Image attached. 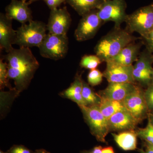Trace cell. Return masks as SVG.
Returning a JSON list of instances; mask_svg holds the SVG:
<instances>
[{
    "instance_id": "cell-25",
    "label": "cell",
    "mask_w": 153,
    "mask_h": 153,
    "mask_svg": "<svg viewBox=\"0 0 153 153\" xmlns=\"http://www.w3.org/2000/svg\"><path fill=\"white\" fill-rule=\"evenodd\" d=\"M9 79L7 64V62L3 61V59H1L0 60V87L1 89L4 87H10L9 84Z\"/></svg>"
},
{
    "instance_id": "cell-3",
    "label": "cell",
    "mask_w": 153,
    "mask_h": 153,
    "mask_svg": "<svg viewBox=\"0 0 153 153\" xmlns=\"http://www.w3.org/2000/svg\"><path fill=\"white\" fill-rule=\"evenodd\" d=\"M47 26L44 23L32 20L23 24L16 30L15 44L20 47H39L47 36Z\"/></svg>"
},
{
    "instance_id": "cell-40",
    "label": "cell",
    "mask_w": 153,
    "mask_h": 153,
    "mask_svg": "<svg viewBox=\"0 0 153 153\" xmlns=\"http://www.w3.org/2000/svg\"><path fill=\"white\" fill-rule=\"evenodd\" d=\"M152 124L153 125V120L152 122Z\"/></svg>"
},
{
    "instance_id": "cell-33",
    "label": "cell",
    "mask_w": 153,
    "mask_h": 153,
    "mask_svg": "<svg viewBox=\"0 0 153 153\" xmlns=\"http://www.w3.org/2000/svg\"><path fill=\"white\" fill-rule=\"evenodd\" d=\"M34 153H50L46 150L41 149L36 150Z\"/></svg>"
},
{
    "instance_id": "cell-8",
    "label": "cell",
    "mask_w": 153,
    "mask_h": 153,
    "mask_svg": "<svg viewBox=\"0 0 153 153\" xmlns=\"http://www.w3.org/2000/svg\"><path fill=\"white\" fill-rule=\"evenodd\" d=\"M102 24L97 14V10L91 11L82 16L74 32L75 39L79 42L92 39Z\"/></svg>"
},
{
    "instance_id": "cell-26",
    "label": "cell",
    "mask_w": 153,
    "mask_h": 153,
    "mask_svg": "<svg viewBox=\"0 0 153 153\" xmlns=\"http://www.w3.org/2000/svg\"><path fill=\"white\" fill-rule=\"evenodd\" d=\"M103 77V73L98 69H92L90 70L88 75V82L91 86H96L101 83Z\"/></svg>"
},
{
    "instance_id": "cell-2",
    "label": "cell",
    "mask_w": 153,
    "mask_h": 153,
    "mask_svg": "<svg viewBox=\"0 0 153 153\" xmlns=\"http://www.w3.org/2000/svg\"><path fill=\"white\" fill-rule=\"evenodd\" d=\"M127 30L114 27L103 36L96 45V55L102 62L113 59L126 46L134 42L135 38Z\"/></svg>"
},
{
    "instance_id": "cell-38",
    "label": "cell",
    "mask_w": 153,
    "mask_h": 153,
    "mask_svg": "<svg viewBox=\"0 0 153 153\" xmlns=\"http://www.w3.org/2000/svg\"><path fill=\"white\" fill-rule=\"evenodd\" d=\"M0 153H5L3 152L1 150L0 151Z\"/></svg>"
},
{
    "instance_id": "cell-22",
    "label": "cell",
    "mask_w": 153,
    "mask_h": 153,
    "mask_svg": "<svg viewBox=\"0 0 153 153\" xmlns=\"http://www.w3.org/2000/svg\"><path fill=\"white\" fill-rule=\"evenodd\" d=\"M82 95L87 105H98L100 102V95L95 93L88 84L83 80Z\"/></svg>"
},
{
    "instance_id": "cell-27",
    "label": "cell",
    "mask_w": 153,
    "mask_h": 153,
    "mask_svg": "<svg viewBox=\"0 0 153 153\" xmlns=\"http://www.w3.org/2000/svg\"><path fill=\"white\" fill-rule=\"evenodd\" d=\"M144 96L148 108L153 110V84L149 85L144 92Z\"/></svg>"
},
{
    "instance_id": "cell-24",
    "label": "cell",
    "mask_w": 153,
    "mask_h": 153,
    "mask_svg": "<svg viewBox=\"0 0 153 153\" xmlns=\"http://www.w3.org/2000/svg\"><path fill=\"white\" fill-rule=\"evenodd\" d=\"M137 136L146 142L147 143L153 146V125L150 120L144 128L137 131Z\"/></svg>"
},
{
    "instance_id": "cell-34",
    "label": "cell",
    "mask_w": 153,
    "mask_h": 153,
    "mask_svg": "<svg viewBox=\"0 0 153 153\" xmlns=\"http://www.w3.org/2000/svg\"><path fill=\"white\" fill-rule=\"evenodd\" d=\"M139 151L140 153H153V151L149 149H147V150L146 151L143 150V149H139Z\"/></svg>"
},
{
    "instance_id": "cell-39",
    "label": "cell",
    "mask_w": 153,
    "mask_h": 153,
    "mask_svg": "<svg viewBox=\"0 0 153 153\" xmlns=\"http://www.w3.org/2000/svg\"><path fill=\"white\" fill-rule=\"evenodd\" d=\"M152 84H153V75L152 80Z\"/></svg>"
},
{
    "instance_id": "cell-9",
    "label": "cell",
    "mask_w": 153,
    "mask_h": 153,
    "mask_svg": "<svg viewBox=\"0 0 153 153\" xmlns=\"http://www.w3.org/2000/svg\"><path fill=\"white\" fill-rule=\"evenodd\" d=\"M153 54L147 49L140 54L133 66V75L135 82L143 85L152 84L153 75Z\"/></svg>"
},
{
    "instance_id": "cell-18",
    "label": "cell",
    "mask_w": 153,
    "mask_h": 153,
    "mask_svg": "<svg viewBox=\"0 0 153 153\" xmlns=\"http://www.w3.org/2000/svg\"><path fill=\"white\" fill-rule=\"evenodd\" d=\"M115 142L121 149L126 151H133L137 147V131L134 130L123 131L118 134L112 133Z\"/></svg>"
},
{
    "instance_id": "cell-13",
    "label": "cell",
    "mask_w": 153,
    "mask_h": 153,
    "mask_svg": "<svg viewBox=\"0 0 153 153\" xmlns=\"http://www.w3.org/2000/svg\"><path fill=\"white\" fill-rule=\"evenodd\" d=\"M12 22L5 14H0V48L7 53L14 49L13 45L16 38V30L13 29Z\"/></svg>"
},
{
    "instance_id": "cell-4",
    "label": "cell",
    "mask_w": 153,
    "mask_h": 153,
    "mask_svg": "<svg viewBox=\"0 0 153 153\" xmlns=\"http://www.w3.org/2000/svg\"><path fill=\"white\" fill-rule=\"evenodd\" d=\"M125 23L128 32L139 33L145 39L153 28V3L127 15Z\"/></svg>"
},
{
    "instance_id": "cell-17",
    "label": "cell",
    "mask_w": 153,
    "mask_h": 153,
    "mask_svg": "<svg viewBox=\"0 0 153 153\" xmlns=\"http://www.w3.org/2000/svg\"><path fill=\"white\" fill-rule=\"evenodd\" d=\"M140 48L139 44H134L133 42L126 46L111 60L125 66L132 65L134 62L137 61L139 56Z\"/></svg>"
},
{
    "instance_id": "cell-23",
    "label": "cell",
    "mask_w": 153,
    "mask_h": 153,
    "mask_svg": "<svg viewBox=\"0 0 153 153\" xmlns=\"http://www.w3.org/2000/svg\"><path fill=\"white\" fill-rule=\"evenodd\" d=\"M102 62L97 55H85L80 60V66L82 68L92 70L96 69Z\"/></svg>"
},
{
    "instance_id": "cell-37",
    "label": "cell",
    "mask_w": 153,
    "mask_h": 153,
    "mask_svg": "<svg viewBox=\"0 0 153 153\" xmlns=\"http://www.w3.org/2000/svg\"><path fill=\"white\" fill-rule=\"evenodd\" d=\"M81 153H91V151H84Z\"/></svg>"
},
{
    "instance_id": "cell-35",
    "label": "cell",
    "mask_w": 153,
    "mask_h": 153,
    "mask_svg": "<svg viewBox=\"0 0 153 153\" xmlns=\"http://www.w3.org/2000/svg\"><path fill=\"white\" fill-rule=\"evenodd\" d=\"M24 2H27V0H22ZM38 1V0H29V1L28 2L27 4H31V3H32L33 2L36 1Z\"/></svg>"
},
{
    "instance_id": "cell-28",
    "label": "cell",
    "mask_w": 153,
    "mask_h": 153,
    "mask_svg": "<svg viewBox=\"0 0 153 153\" xmlns=\"http://www.w3.org/2000/svg\"><path fill=\"white\" fill-rule=\"evenodd\" d=\"M7 153H33L32 151L23 145H14Z\"/></svg>"
},
{
    "instance_id": "cell-5",
    "label": "cell",
    "mask_w": 153,
    "mask_h": 153,
    "mask_svg": "<svg viewBox=\"0 0 153 153\" xmlns=\"http://www.w3.org/2000/svg\"><path fill=\"white\" fill-rule=\"evenodd\" d=\"M89 126L91 133L98 141L106 143L105 138L110 131L108 120L102 113L98 105L79 106Z\"/></svg>"
},
{
    "instance_id": "cell-15",
    "label": "cell",
    "mask_w": 153,
    "mask_h": 153,
    "mask_svg": "<svg viewBox=\"0 0 153 153\" xmlns=\"http://www.w3.org/2000/svg\"><path fill=\"white\" fill-rule=\"evenodd\" d=\"M137 87L131 82H111L99 95L112 100L123 102Z\"/></svg>"
},
{
    "instance_id": "cell-6",
    "label": "cell",
    "mask_w": 153,
    "mask_h": 153,
    "mask_svg": "<svg viewBox=\"0 0 153 153\" xmlns=\"http://www.w3.org/2000/svg\"><path fill=\"white\" fill-rule=\"evenodd\" d=\"M39 48L41 56L44 58L58 60L64 58L68 49L67 35L47 34Z\"/></svg>"
},
{
    "instance_id": "cell-16",
    "label": "cell",
    "mask_w": 153,
    "mask_h": 153,
    "mask_svg": "<svg viewBox=\"0 0 153 153\" xmlns=\"http://www.w3.org/2000/svg\"><path fill=\"white\" fill-rule=\"evenodd\" d=\"M108 122L110 131L134 130L139 123L126 109L115 114L108 119Z\"/></svg>"
},
{
    "instance_id": "cell-31",
    "label": "cell",
    "mask_w": 153,
    "mask_h": 153,
    "mask_svg": "<svg viewBox=\"0 0 153 153\" xmlns=\"http://www.w3.org/2000/svg\"><path fill=\"white\" fill-rule=\"evenodd\" d=\"M102 153H114L113 148L111 146L102 148Z\"/></svg>"
},
{
    "instance_id": "cell-32",
    "label": "cell",
    "mask_w": 153,
    "mask_h": 153,
    "mask_svg": "<svg viewBox=\"0 0 153 153\" xmlns=\"http://www.w3.org/2000/svg\"><path fill=\"white\" fill-rule=\"evenodd\" d=\"M102 147L98 146L94 148L93 149L91 150V153H102Z\"/></svg>"
},
{
    "instance_id": "cell-12",
    "label": "cell",
    "mask_w": 153,
    "mask_h": 153,
    "mask_svg": "<svg viewBox=\"0 0 153 153\" xmlns=\"http://www.w3.org/2000/svg\"><path fill=\"white\" fill-rule=\"evenodd\" d=\"M106 63V68L103 72V76L109 83H135L133 75V65L125 66L115 63L112 60L107 61Z\"/></svg>"
},
{
    "instance_id": "cell-36",
    "label": "cell",
    "mask_w": 153,
    "mask_h": 153,
    "mask_svg": "<svg viewBox=\"0 0 153 153\" xmlns=\"http://www.w3.org/2000/svg\"><path fill=\"white\" fill-rule=\"evenodd\" d=\"M147 148L148 149H149L152 150L153 151V146H152V145H151L150 144H149L147 143Z\"/></svg>"
},
{
    "instance_id": "cell-7",
    "label": "cell",
    "mask_w": 153,
    "mask_h": 153,
    "mask_svg": "<svg viewBox=\"0 0 153 153\" xmlns=\"http://www.w3.org/2000/svg\"><path fill=\"white\" fill-rule=\"evenodd\" d=\"M126 9L125 0H104L97 10V14L103 24L113 22L115 27H120L127 16Z\"/></svg>"
},
{
    "instance_id": "cell-1",
    "label": "cell",
    "mask_w": 153,
    "mask_h": 153,
    "mask_svg": "<svg viewBox=\"0 0 153 153\" xmlns=\"http://www.w3.org/2000/svg\"><path fill=\"white\" fill-rule=\"evenodd\" d=\"M3 58L7 64L9 78L14 80L16 91L19 92L26 89L39 67L31 49L26 47L14 48Z\"/></svg>"
},
{
    "instance_id": "cell-19",
    "label": "cell",
    "mask_w": 153,
    "mask_h": 153,
    "mask_svg": "<svg viewBox=\"0 0 153 153\" xmlns=\"http://www.w3.org/2000/svg\"><path fill=\"white\" fill-rule=\"evenodd\" d=\"M82 85L83 80L81 79V76L76 75L74 82L70 87L63 91L62 95L76 102L79 106H86L87 105L82 95Z\"/></svg>"
},
{
    "instance_id": "cell-20",
    "label": "cell",
    "mask_w": 153,
    "mask_h": 153,
    "mask_svg": "<svg viewBox=\"0 0 153 153\" xmlns=\"http://www.w3.org/2000/svg\"><path fill=\"white\" fill-rule=\"evenodd\" d=\"M104 0H66V1L79 16H84L93 10H97Z\"/></svg>"
},
{
    "instance_id": "cell-21",
    "label": "cell",
    "mask_w": 153,
    "mask_h": 153,
    "mask_svg": "<svg viewBox=\"0 0 153 153\" xmlns=\"http://www.w3.org/2000/svg\"><path fill=\"white\" fill-rule=\"evenodd\" d=\"M100 100L99 107L102 114L108 120L116 113L126 109L123 102L110 100L100 95Z\"/></svg>"
},
{
    "instance_id": "cell-11",
    "label": "cell",
    "mask_w": 153,
    "mask_h": 153,
    "mask_svg": "<svg viewBox=\"0 0 153 153\" xmlns=\"http://www.w3.org/2000/svg\"><path fill=\"white\" fill-rule=\"evenodd\" d=\"M71 19L66 7L51 10L47 24V30L50 34L67 35Z\"/></svg>"
},
{
    "instance_id": "cell-30",
    "label": "cell",
    "mask_w": 153,
    "mask_h": 153,
    "mask_svg": "<svg viewBox=\"0 0 153 153\" xmlns=\"http://www.w3.org/2000/svg\"><path fill=\"white\" fill-rule=\"evenodd\" d=\"M144 39L146 45V49L153 54V28Z\"/></svg>"
},
{
    "instance_id": "cell-14",
    "label": "cell",
    "mask_w": 153,
    "mask_h": 153,
    "mask_svg": "<svg viewBox=\"0 0 153 153\" xmlns=\"http://www.w3.org/2000/svg\"><path fill=\"white\" fill-rule=\"evenodd\" d=\"M27 2L22 0H12L5 8V15L9 19L15 20L22 25L33 20L32 11Z\"/></svg>"
},
{
    "instance_id": "cell-10",
    "label": "cell",
    "mask_w": 153,
    "mask_h": 153,
    "mask_svg": "<svg viewBox=\"0 0 153 153\" xmlns=\"http://www.w3.org/2000/svg\"><path fill=\"white\" fill-rule=\"evenodd\" d=\"M126 109L138 123L146 117L147 113V105L144 92L137 86L136 88L123 101Z\"/></svg>"
},
{
    "instance_id": "cell-29",
    "label": "cell",
    "mask_w": 153,
    "mask_h": 153,
    "mask_svg": "<svg viewBox=\"0 0 153 153\" xmlns=\"http://www.w3.org/2000/svg\"><path fill=\"white\" fill-rule=\"evenodd\" d=\"M44 1L51 10L58 8V7L62 3L66 1V0H44Z\"/></svg>"
}]
</instances>
